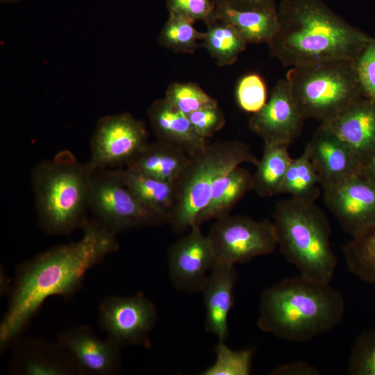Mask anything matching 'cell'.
Wrapping results in <instances>:
<instances>
[{"instance_id": "obj_1", "label": "cell", "mask_w": 375, "mask_h": 375, "mask_svg": "<svg viewBox=\"0 0 375 375\" xmlns=\"http://www.w3.org/2000/svg\"><path fill=\"white\" fill-rule=\"evenodd\" d=\"M83 230L79 240L52 247L17 267L0 323L1 351L21 335L46 299L72 295L88 270L119 250L116 234L96 219H88Z\"/></svg>"}, {"instance_id": "obj_2", "label": "cell", "mask_w": 375, "mask_h": 375, "mask_svg": "<svg viewBox=\"0 0 375 375\" xmlns=\"http://www.w3.org/2000/svg\"><path fill=\"white\" fill-rule=\"evenodd\" d=\"M277 17L278 28L267 44L271 56L290 68L354 60L371 38L322 0H283Z\"/></svg>"}, {"instance_id": "obj_3", "label": "cell", "mask_w": 375, "mask_h": 375, "mask_svg": "<svg viewBox=\"0 0 375 375\" xmlns=\"http://www.w3.org/2000/svg\"><path fill=\"white\" fill-rule=\"evenodd\" d=\"M344 313L341 292L299 274L266 288L260 298L258 326L284 340L303 342L338 326Z\"/></svg>"}, {"instance_id": "obj_4", "label": "cell", "mask_w": 375, "mask_h": 375, "mask_svg": "<svg viewBox=\"0 0 375 375\" xmlns=\"http://www.w3.org/2000/svg\"><path fill=\"white\" fill-rule=\"evenodd\" d=\"M93 169L69 151L38 164L31 172L38 225L47 234H69L88 222Z\"/></svg>"}, {"instance_id": "obj_5", "label": "cell", "mask_w": 375, "mask_h": 375, "mask_svg": "<svg viewBox=\"0 0 375 375\" xmlns=\"http://www.w3.org/2000/svg\"><path fill=\"white\" fill-rule=\"evenodd\" d=\"M278 245L303 276L330 283L338 264L331 247V226L315 202L290 199L276 203L273 215Z\"/></svg>"}, {"instance_id": "obj_6", "label": "cell", "mask_w": 375, "mask_h": 375, "mask_svg": "<svg viewBox=\"0 0 375 375\" xmlns=\"http://www.w3.org/2000/svg\"><path fill=\"white\" fill-rule=\"evenodd\" d=\"M250 147L238 140H218L190 156L176 184V201L169 224L176 233L189 231L208 204L215 181L243 163L256 165Z\"/></svg>"}, {"instance_id": "obj_7", "label": "cell", "mask_w": 375, "mask_h": 375, "mask_svg": "<svg viewBox=\"0 0 375 375\" xmlns=\"http://www.w3.org/2000/svg\"><path fill=\"white\" fill-rule=\"evenodd\" d=\"M285 78L306 120L322 122L363 95L352 60L290 68Z\"/></svg>"}, {"instance_id": "obj_8", "label": "cell", "mask_w": 375, "mask_h": 375, "mask_svg": "<svg viewBox=\"0 0 375 375\" xmlns=\"http://www.w3.org/2000/svg\"><path fill=\"white\" fill-rule=\"evenodd\" d=\"M89 210L112 233L169 222L168 218L142 203L118 178L113 169L92 172Z\"/></svg>"}, {"instance_id": "obj_9", "label": "cell", "mask_w": 375, "mask_h": 375, "mask_svg": "<svg viewBox=\"0 0 375 375\" xmlns=\"http://www.w3.org/2000/svg\"><path fill=\"white\" fill-rule=\"evenodd\" d=\"M207 236L216 262L235 265L271 254L278 245L274 223L244 215H228L215 219Z\"/></svg>"}, {"instance_id": "obj_10", "label": "cell", "mask_w": 375, "mask_h": 375, "mask_svg": "<svg viewBox=\"0 0 375 375\" xmlns=\"http://www.w3.org/2000/svg\"><path fill=\"white\" fill-rule=\"evenodd\" d=\"M145 123L128 112L106 115L96 126L88 164L94 169L126 167L149 143Z\"/></svg>"}, {"instance_id": "obj_11", "label": "cell", "mask_w": 375, "mask_h": 375, "mask_svg": "<svg viewBox=\"0 0 375 375\" xmlns=\"http://www.w3.org/2000/svg\"><path fill=\"white\" fill-rule=\"evenodd\" d=\"M158 319L156 306L142 293L108 296L99 306V322L107 338L119 347H151L150 333Z\"/></svg>"}, {"instance_id": "obj_12", "label": "cell", "mask_w": 375, "mask_h": 375, "mask_svg": "<svg viewBox=\"0 0 375 375\" xmlns=\"http://www.w3.org/2000/svg\"><path fill=\"white\" fill-rule=\"evenodd\" d=\"M322 190L326 206L352 238L375 227V179L363 169Z\"/></svg>"}, {"instance_id": "obj_13", "label": "cell", "mask_w": 375, "mask_h": 375, "mask_svg": "<svg viewBox=\"0 0 375 375\" xmlns=\"http://www.w3.org/2000/svg\"><path fill=\"white\" fill-rule=\"evenodd\" d=\"M188 231L167 250L169 276L176 290L194 294L202 291L216 260L200 226L194 225Z\"/></svg>"}, {"instance_id": "obj_14", "label": "cell", "mask_w": 375, "mask_h": 375, "mask_svg": "<svg viewBox=\"0 0 375 375\" xmlns=\"http://www.w3.org/2000/svg\"><path fill=\"white\" fill-rule=\"evenodd\" d=\"M305 121L285 77L276 83L266 103L252 113L248 124L264 144L290 146L300 135Z\"/></svg>"}, {"instance_id": "obj_15", "label": "cell", "mask_w": 375, "mask_h": 375, "mask_svg": "<svg viewBox=\"0 0 375 375\" xmlns=\"http://www.w3.org/2000/svg\"><path fill=\"white\" fill-rule=\"evenodd\" d=\"M56 341L80 375H114L120 370L122 348L107 338H101L87 325L60 332Z\"/></svg>"}, {"instance_id": "obj_16", "label": "cell", "mask_w": 375, "mask_h": 375, "mask_svg": "<svg viewBox=\"0 0 375 375\" xmlns=\"http://www.w3.org/2000/svg\"><path fill=\"white\" fill-rule=\"evenodd\" d=\"M321 125L346 144L364 166L375 153V101L364 94Z\"/></svg>"}, {"instance_id": "obj_17", "label": "cell", "mask_w": 375, "mask_h": 375, "mask_svg": "<svg viewBox=\"0 0 375 375\" xmlns=\"http://www.w3.org/2000/svg\"><path fill=\"white\" fill-rule=\"evenodd\" d=\"M12 348L10 370L20 375H80L70 357L58 343L17 338Z\"/></svg>"}, {"instance_id": "obj_18", "label": "cell", "mask_w": 375, "mask_h": 375, "mask_svg": "<svg viewBox=\"0 0 375 375\" xmlns=\"http://www.w3.org/2000/svg\"><path fill=\"white\" fill-rule=\"evenodd\" d=\"M306 148L319 175L322 189L363 169L349 147L322 125Z\"/></svg>"}, {"instance_id": "obj_19", "label": "cell", "mask_w": 375, "mask_h": 375, "mask_svg": "<svg viewBox=\"0 0 375 375\" xmlns=\"http://www.w3.org/2000/svg\"><path fill=\"white\" fill-rule=\"evenodd\" d=\"M238 280L235 265L216 262L202 290L206 310L205 329L225 341L228 335V317L234 304Z\"/></svg>"}, {"instance_id": "obj_20", "label": "cell", "mask_w": 375, "mask_h": 375, "mask_svg": "<svg viewBox=\"0 0 375 375\" xmlns=\"http://www.w3.org/2000/svg\"><path fill=\"white\" fill-rule=\"evenodd\" d=\"M147 115L157 140L179 148L190 156L208 144L206 139L197 133L188 115L165 98L154 101Z\"/></svg>"}, {"instance_id": "obj_21", "label": "cell", "mask_w": 375, "mask_h": 375, "mask_svg": "<svg viewBox=\"0 0 375 375\" xmlns=\"http://www.w3.org/2000/svg\"><path fill=\"white\" fill-rule=\"evenodd\" d=\"M190 156L179 148L157 140L149 142L125 167L169 182H176Z\"/></svg>"}, {"instance_id": "obj_22", "label": "cell", "mask_w": 375, "mask_h": 375, "mask_svg": "<svg viewBox=\"0 0 375 375\" xmlns=\"http://www.w3.org/2000/svg\"><path fill=\"white\" fill-rule=\"evenodd\" d=\"M251 172L238 166L219 177L215 183L210 200L198 215L194 225L201 226L211 219L230 215L239 201L252 190Z\"/></svg>"}, {"instance_id": "obj_23", "label": "cell", "mask_w": 375, "mask_h": 375, "mask_svg": "<svg viewBox=\"0 0 375 375\" xmlns=\"http://www.w3.org/2000/svg\"><path fill=\"white\" fill-rule=\"evenodd\" d=\"M112 169L142 203L169 219L176 201V182L160 180L126 167Z\"/></svg>"}, {"instance_id": "obj_24", "label": "cell", "mask_w": 375, "mask_h": 375, "mask_svg": "<svg viewBox=\"0 0 375 375\" xmlns=\"http://www.w3.org/2000/svg\"><path fill=\"white\" fill-rule=\"evenodd\" d=\"M215 20L234 27L247 44H267L278 28L277 10H242L216 6Z\"/></svg>"}, {"instance_id": "obj_25", "label": "cell", "mask_w": 375, "mask_h": 375, "mask_svg": "<svg viewBox=\"0 0 375 375\" xmlns=\"http://www.w3.org/2000/svg\"><path fill=\"white\" fill-rule=\"evenodd\" d=\"M288 145L265 144L252 178V190L262 197L281 194L283 180L292 160Z\"/></svg>"}, {"instance_id": "obj_26", "label": "cell", "mask_w": 375, "mask_h": 375, "mask_svg": "<svg viewBox=\"0 0 375 375\" xmlns=\"http://www.w3.org/2000/svg\"><path fill=\"white\" fill-rule=\"evenodd\" d=\"M206 25L201 47L219 67L233 65L246 49L247 42L232 26L215 20Z\"/></svg>"}, {"instance_id": "obj_27", "label": "cell", "mask_w": 375, "mask_h": 375, "mask_svg": "<svg viewBox=\"0 0 375 375\" xmlns=\"http://www.w3.org/2000/svg\"><path fill=\"white\" fill-rule=\"evenodd\" d=\"M321 189L319 175L305 147L299 157L292 159L281 194H288L299 201L315 202L320 195Z\"/></svg>"}, {"instance_id": "obj_28", "label": "cell", "mask_w": 375, "mask_h": 375, "mask_svg": "<svg viewBox=\"0 0 375 375\" xmlns=\"http://www.w3.org/2000/svg\"><path fill=\"white\" fill-rule=\"evenodd\" d=\"M194 23L186 17L169 13L158 42L175 53H193L201 47L204 37V32L197 31Z\"/></svg>"}, {"instance_id": "obj_29", "label": "cell", "mask_w": 375, "mask_h": 375, "mask_svg": "<svg viewBox=\"0 0 375 375\" xmlns=\"http://www.w3.org/2000/svg\"><path fill=\"white\" fill-rule=\"evenodd\" d=\"M342 252L350 272L361 281L375 285V227L353 238Z\"/></svg>"}, {"instance_id": "obj_30", "label": "cell", "mask_w": 375, "mask_h": 375, "mask_svg": "<svg viewBox=\"0 0 375 375\" xmlns=\"http://www.w3.org/2000/svg\"><path fill=\"white\" fill-rule=\"evenodd\" d=\"M253 349L233 350L219 340L215 362L202 375H248L251 372Z\"/></svg>"}, {"instance_id": "obj_31", "label": "cell", "mask_w": 375, "mask_h": 375, "mask_svg": "<svg viewBox=\"0 0 375 375\" xmlns=\"http://www.w3.org/2000/svg\"><path fill=\"white\" fill-rule=\"evenodd\" d=\"M165 98L186 115L201 108L218 105L215 99L194 83H173L167 88Z\"/></svg>"}, {"instance_id": "obj_32", "label": "cell", "mask_w": 375, "mask_h": 375, "mask_svg": "<svg viewBox=\"0 0 375 375\" xmlns=\"http://www.w3.org/2000/svg\"><path fill=\"white\" fill-rule=\"evenodd\" d=\"M347 372L350 375H375V328L362 332L349 353Z\"/></svg>"}, {"instance_id": "obj_33", "label": "cell", "mask_w": 375, "mask_h": 375, "mask_svg": "<svg viewBox=\"0 0 375 375\" xmlns=\"http://www.w3.org/2000/svg\"><path fill=\"white\" fill-rule=\"evenodd\" d=\"M235 95L237 103L242 110L251 113L256 112L267 101L265 81L258 74H246L239 80Z\"/></svg>"}, {"instance_id": "obj_34", "label": "cell", "mask_w": 375, "mask_h": 375, "mask_svg": "<svg viewBox=\"0 0 375 375\" xmlns=\"http://www.w3.org/2000/svg\"><path fill=\"white\" fill-rule=\"evenodd\" d=\"M357 78L363 94L375 101V37H371L354 60Z\"/></svg>"}, {"instance_id": "obj_35", "label": "cell", "mask_w": 375, "mask_h": 375, "mask_svg": "<svg viewBox=\"0 0 375 375\" xmlns=\"http://www.w3.org/2000/svg\"><path fill=\"white\" fill-rule=\"evenodd\" d=\"M169 13L207 24L215 20L216 4L213 0H166Z\"/></svg>"}, {"instance_id": "obj_36", "label": "cell", "mask_w": 375, "mask_h": 375, "mask_svg": "<svg viewBox=\"0 0 375 375\" xmlns=\"http://www.w3.org/2000/svg\"><path fill=\"white\" fill-rule=\"evenodd\" d=\"M197 133L203 138L212 137L226 124V118L219 105L197 110L188 115Z\"/></svg>"}, {"instance_id": "obj_37", "label": "cell", "mask_w": 375, "mask_h": 375, "mask_svg": "<svg viewBox=\"0 0 375 375\" xmlns=\"http://www.w3.org/2000/svg\"><path fill=\"white\" fill-rule=\"evenodd\" d=\"M217 6L242 10H276L275 0H213Z\"/></svg>"}, {"instance_id": "obj_38", "label": "cell", "mask_w": 375, "mask_h": 375, "mask_svg": "<svg viewBox=\"0 0 375 375\" xmlns=\"http://www.w3.org/2000/svg\"><path fill=\"white\" fill-rule=\"evenodd\" d=\"M319 372L302 360L295 361L276 367L272 375H318Z\"/></svg>"}, {"instance_id": "obj_39", "label": "cell", "mask_w": 375, "mask_h": 375, "mask_svg": "<svg viewBox=\"0 0 375 375\" xmlns=\"http://www.w3.org/2000/svg\"><path fill=\"white\" fill-rule=\"evenodd\" d=\"M363 170L371 177L375 179V153L364 166Z\"/></svg>"}, {"instance_id": "obj_40", "label": "cell", "mask_w": 375, "mask_h": 375, "mask_svg": "<svg viewBox=\"0 0 375 375\" xmlns=\"http://www.w3.org/2000/svg\"><path fill=\"white\" fill-rule=\"evenodd\" d=\"M22 0H0V1L3 3H17Z\"/></svg>"}]
</instances>
